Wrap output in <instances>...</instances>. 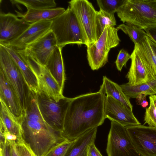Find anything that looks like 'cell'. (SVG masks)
<instances>
[{
    "label": "cell",
    "instance_id": "cell-30",
    "mask_svg": "<svg viewBox=\"0 0 156 156\" xmlns=\"http://www.w3.org/2000/svg\"><path fill=\"white\" fill-rule=\"evenodd\" d=\"M124 0H97L96 1L100 9L113 14L118 10Z\"/></svg>",
    "mask_w": 156,
    "mask_h": 156
},
{
    "label": "cell",
    "instance_id": "cell-22",
    "mask_svg": "<svg viewBox=\"0 0 156 156\" xmlns=\"http://www.w3.org/2000/svg\"><path fill=\"white\" fill-rule=\"evenodd\" d=\"M99 90L105 96L112 97L132 110L133 105L130 101V98L125 94L120 86L106 76H103L102 83Z\"/></svg>",
    "mask_w": 156,
    "mask_h": 156
},
{
    "label": "cell",
    "instance_id": "cell-29",
    "mask_svg": "<svg viewBox=\"0 0 156 156\" xmlns=\"http://www.w3.org/2000/svg\"><path fill=\"white\" fill-rule=\"evenodd\" d=\"M150 105L145 109L144 121V124L156 128V94L150 95Z\"/></svg>",
    "mask_w": 156,
    "mask_h": 156
},
{
    "label": "cell",
    "instance_id": "cell-37",
    "mask_svg": "<svg viewBox=\"0 0 156 156\" xmlns=\"http://www.w3.org/2000/svg\"><path fill=\"white\" fill-rule=\"evenodd\" d=\"M3 156H12L11 142L6 140L3 152Z\"/></svg>",
    "mask_w": 156,
    "mask_h": 156
},
{
    "label": "cell",
    "instance_id": "cell-13",
    "mask_svg": "<svg viewBox=\"0 0 156 156\" xmlns=\"http://www.w3.org/2000/svg\"><path fill=\"white\" fill-rule=\"evenodd\" d=\"M105 118L125 127L140 125L131 110L111 97L105 96Z\"/></svg>",
    "mask_w": 156,
    "mask_h": 156
},
{
    "label": "cell",
    "instance_id": "cell-24",
    "mask_svg": "<svg viewBox=\"0 0 156 156\" xmlns=\"http://www.w3.org/2000/svg\"><path fill=\"white\" fill-rule=\"evenodd\" d=\"M120 86L129 98H136L141 94L147 96L156 94V80L136 85H131L127 83Z\"/></svg>",
    "mask_w": 156,
    "mask_h": 156
},
{
    "label": "cell",
    "instance_id": "cell-5",
    "mask_svg": "<svg viewBox=\"0 0 156 156\" xmlns=\"http://www.w3.org/2000/svg\"><path fill=\"white\" fill-rule=\"evenodd\" d=\"M118 30L115 27H105L97 40L87 46V59L92 70H98L108 62L110 50L117 46L121 41Z\"/></svg>",
    "mask_w": 156,
    "mask_h": 156
},
{
    "label": "cell",
    "instance_id": "cell-28",
    "mask_svg": "<svg viewBox=\"0 0 156 156\" xmlns=\"http://www.w3.org/2000/svg\"><path fill=\"white\" fill-rule=\"evenodd\" d=\"M10 1L12 4H22L25 6L27 10L52 8L56 5L54 0H12Z\"/></svg>",
    "mask_w": 156,
    "mask_h": 156
},
{
    "label": "cell",
    "instance_id": "cell-4",
    "mask_svg": "<svg viewBox=\"0 0 156 156\" xmlns=\"http://www.w3.org/2000/svg\"><path fill=\"white\" fill-rule=\"evenodd\" d=\"M51 30L55 36L57 46L62 48L68 44H83L76 18L69 6L64 12L52 20Z\"/></svg>",
    "mask_w": 156,
    "mask_h": 156
},
{
    "label": "cell",
    "instance_id": "cell-17",
    "mask_svg": "<svg viewBox=\"0 0 156 156\" xmlns=\"http://www.w3.org/2000/svg\"><path fill=\"white\" fill-rule=\"evenodd\" d=\"M0 98L5 102L11 112L20 122L24 111L19 98L13 89L6 80L0 69Z\"/></svg>",
    "mask_w": 156,
    "mask_h": 156
},
{
    "label": "cell",
    "instance_id": "cell-35",
    "mask_svg": "<svg viewBox=\"0 0 156 156\" xmlns=\"http://www.w3.org/2000/svg\"><path fill=\"white\" fill-rule=\"evenodd\" d=\"M87 156H103L96 147L94 142L89 147Z\"/></svg>",
    "mask_w": 156,
    "mask_h": 156
},
{
    "label": "cell",
    "instance_id": "cell-23",
    "mask_svg": "<svg viewBox=\"0 0 156 156\" xmlns=\"http://www.w3.org/2000/svg\"><path fill=\"white\" fill-rule=\"evenodd\" d=\"M0 121L2 122L8 131L16 135L18 138L17 143L23 142L21 137V127L17 118L11 112L4 101L0 98Z\"/></svg>",
    "mask_w": 156,
    "mask_h": 156
},
{
    "label": "cell",
    "instance_id": "cell-32",
    "mask_svg": "<svg viewBox=\"0 0 156 156\" xmlns=\"http://www.w3.org/2000/svg\"><path fill=\"white\" fill-rule=\"evenodd\" d=\"M131 58V55L124 49L120 50L117 55L115 64L117 69L121 71L123 66L126 67L127 62Z\"/></svg>",
    "mask_w": 156,
    "mask_h": 156
},
{
    "label": "cell",
    "instance_id": "cell-39",
    "mask_svg": "<svg viewBox=\"0 0 156 156\" xmlns=\"http://www.w3.org/2000/svg\"><path fill=\"white\" fill-rule=\"evenodd\" d=\"M149 42L151 45L152 49L156 56V43L147 36Z\"/></svg>",
    "mask_w": 156,
    "mask_h": 156
},
{
    "label": "cell",
    "instance_id": "cell-2",
    "mask_svg": "<svg viewBox=\"0 0 156 156\" xmlns=\"http://www.w3.org/2000/svg\"><path fill=\"white\" fill-rule=\"evenodd\" d=\"M20 122L23 141L36 156H44L68 140L62 132L54 129L44 121L36 102L28 104Z\"/></svg>",
    "mask_w": 156,
    "mask_h": 156
},
{
    "label": "cell",
    "instance_id": "cell-38",
    "mask_svg": "<svg viewBox=\"0 0 156 156\" xmlns=\"http://www.w3.org/2000/svg\"><path fill=\"white\" fill-rule=\"evenodd\" d=\"M10 142L11 143L12 156H19L16 148V142L12 141Z\"/></svg>",
    "mask_w": 156,
    "mask_h": 156
},
{
    "label": "cell",
    "instance_id": "cell-18",
    "mask_svg": "<svg viewBox=\"0 0 156 156\" xmlns=\"http://www.w3.org/2000/svg\"><path fill=\"white\" fill-rule=\"evenodd\" d=\"M0 45L3 47L18 67L29 90L37 94L38 83L36 74L16 49L11 47Z\"/></svg>",
    "mask_w": 156,
    "mask_h": 156
},
{
    "label": "cell",
    "instance_id": "cell-10",
    "mask_svg": "<svg viewBox=\"0 0 156 156\" xmlns=\"http://www.w3.org/2000/svg\"><path fill=\"white\" fill-rule=\"evenodd\" d=\"M126 127L140 156H156V128L141 124Z\"/></svg>",
    "mask_w": 156,
    "mask_h": 156
},
{
    "label": "cell",
    "instance_id": "cell-11",
    "mask_svg": "<svg viewBox=\"0 0 156 156\" xmlns=\"http://www.w3.org/2000/svg\"><path fill=\"white\" fill-rule=\"evenodd\" d=\"M14 14L0 13V44L6 45L18 38L31 25Z\"/></svg>",
    "mask_w": 156,
    "mask_h": 156
},
{
    "label": "cell",
    "instance_id": "cell-1",
    "mask_svg": "<svg viewBox=\"0 0 156 156\" xmlns=\"http://www.w3.org/2000/svg\"><path fill=\"white\" fill-rule=\"evenodd\" d=\"M105 96L99 90L71 98L64 115L62 132L67 139L74 140L103 123L106 119Z\"/></svg>",
    "mask_w": 156,
    "mask_h": 156
},
{
    "label": "cell",
    "instance_id": "cell-36",
    "mask_svg": "<svg viewBox=\"0 0 156 156\" xmlns=\"http://www.w3.org/2000/svg\"><path fill=\"white\" fill-rule=\"evenodd\" d=\"M145 31L147 36L156 43V26L148 28Z\"/></svg>",
    "mask_w": 156,
    "mask_h": 156
},
{
    "label": "cell",
    "instance_id": "cell-33",
    "mask_svg": "<svg viewBox=\"0 0 156 156\" xmlns=\"http://www.w3.org/2000/svg\"><path fill=\"white\" fill-rule=\"evenodd\" d=\"M19 156H36L31 149L23 142L16 143Z\"/></svg>",
    "mask_w": 156,
    "mask_h": 156
},
{
    "label": "cell",
    "instance_id": "cell-31",
    "mask_svg": "<svg viewBox=\"0 0 156 156\" xmlns=\"http://www.w3.org/2000/svg\"><path fill=\"white\" fill-rule=\"evenodd\" d=\"M75 141L67 140L57 145L44 156H66L70 147Z\"/></svg>",
    "mask_w": 156,
    "mask_h": 156
},
{
    "label": "cell",
    "instance_id": "cell-27",
    "mask_svg": "<svg viewBox=\"0 0 156 156\" xmlns=\"http://www.w3.org/2000/svg\"><path fill=\"white\" fill-rule=\"evenodd\" d=\"M97 40L105 27L108 26L114 27L116 25L114 14L108 13L101 9L97 12Z\"/></svg>",
    "mask_w": 156,
    "mask_h": 156
},
{
    "label": "cell",
    "instance_id": "cell-9",
    "mask_svg": "<svg viewBox=\"0 0 156 156\" xmlns=\"http://www.w3.org/2000/svg\"><path fill=\"white\" fill-rule=\"evenodd\" d=\"M40 111L44 121L54 129L62 133L64 117L71 98L65 97L58 102L37 93Z\"/></svg>",
    "mask_w": 156,
    "mask_h": 156
},
{
    "label": "cell",
    "instance_id": "cell-19",
    "mask_svg": "<svg viewBox=\"0 0 156 156\" xmlns=\"http://www.w3.org/2000/svg\"><path fill=\"white\" fill-rule=\"evenodd\" d=\"M57 46L50 57L45 67L63 90L66 76L62 50Z\"/></svg>",
    "mask_w": 156,
    "mask_h": 156
},
{
    "label": "cell",
    "instance_id": "cell-26",
    "mask_svg": "<svg viewBox=\"0 0 156 156\" xmlns=\"http://www.w3.org/2000/svg\"><path fill=\"white\" fill-rule=\"evenodd\" d=\"M125 34L128 35L134 44H137L142 42L147 36L146 32L137 27L131 24H121L117 27Z\"/></svg>",
    "mask_w": 156,
    "mask_h": 156
},
{
    "label": "cell",
    "instance_id": "cell-16",
    "mask_svg": "<svg viewBox=\"0 0 156 156\" xmlns=\"http://www.w3.org/2000/svg\"><path fill=\"white\" fill-rule=\"evenodd\" d=\"M36 74L38 83L37 93L57 102L65 97L63 95V90L45 66H41Z\"/></svg>",
    "mask_w": 156,
    "mask_h": 156
},
{
    "label": "cell",
    "instance_id": "cell-20",
    "mask_svg": "<svg viewBox=\"0 0 156 156\" xmlns=\"http://www.w3.org/2000/svg\"><path fill=\"white\" fill-rule=\"evenodd\" d=\"M97 128L95 127L90 129L76 138L66 156H87L89 147L94 142Z\"/></svg>",
    "mask_w": 156,
    "mask_h": 156
},
{
    "label": "cell",
    "instance_id": "cell-34",
    "mask_svg": "<svg viewBox=\"0 0 156 156\" xmlns=\"http://www.w3.org/2000/svg\"><path fill=\"white\" fill-rule=\"evenodd\" d=\"M147 95L141 94L138 95L136 98V102L138 105L144 108H146L148 105V103L146 99Z\"/></svg>",
    "mask_w": 156,
    "mask_h": 156
},
{
    "label": "cell",
    "instance_id": "cell-12",
    "mask_svg": "<svg viewBox=\"0 0 156 156\" xmlns=\"http://www.w3.org/2000/svg\"><path fill=\"white\" fill-rule=\"evenodd\" d=\"M57 46L55 36L50 29L43 36L23 50L41 65L45 66Z\"/></svg>",
    "mask_w": 156,
    "mask_h": 156
},
{
    "label": "cell",
    "instance_id": "cell-8",
    "mask_svg": "<svg viewBox=\"0 0 156 156\" xmlns=\"http://www.w3.org/2000/svg\"><path fill=\"white\" fill-rule=\"evenodd\" d=\"M108 156H141L137 152L126 127L113 121L106 149Z\"/></svg>",
    "mask_w": 156,
    "mask_h": 156
},
{
    "label": "cell",
    "instance_id": "cell-21",
    "mask_svg": "<svg viewBox=\"0 0 156 156\" xmlns=\"http://www.w3.org/2000/svg\"><path fill=\"white\" fill-rule=\"evenodd\" d=\"M66 10L62 7L38 9H28L25 14L19 13L18 15L27 22L33 23L41 21L52 20Z\"/></svg>",
    "mask_w": 156,
    "mask_h": 156
},
{
    "label": "cell",
    "instance_id": "cell-15",
    "mask_svg": "<svg viewBox=\"0 0 156 156\" xmlns=\"http://www.w3.org/2000/svg\"><path fill=\"white\" fill-rule=\"evenodd\" d=\"M52 22V20H44L31 23L18 38L4 46L16 50L24 49L48 32L51 29Z\"/></svg>",
    "mask_w": 156,
    "mask_h": 156
},
{
    "label": "cell",
    "instance_id": "cell-14",
    "mask_svg": "<svg viewBox=\"0 0 156 156\" xmlns=\"http://www.w3.org/2000/svg\"><path fill=\"white\" fill-rule=\"evenodd\" d=\"M130 55L131 65L126 76L128 84L136 85L156 80L153 72L143 61L135 46Z\"/></svg>",
    "mask_w": 156,
    "mask_h": 156
},
{
    "label": "cell",
    "instance_id": "cell-3",
    "mask_svg": "<svg viewBox=\"0 0 156 156\" xmlns=\"http://www.w3.org/2000/svg\"><path fill=\"white\" fill-rule=\"evenodd\" d=\"M116 13L123 23L143 30L156 26V0H124Z\"/></svg>",
    "mask_w": 156,
    "mask_h": 156
},
{
    "label": "cell",
    "instance_id": "cell-7",
    "mask_svg": "<svg viewBox=\"0 0 156 156\" xmlns=\"http://www.w3.org/2000/svg\"><path fill=\"white\" fill-rule=\"evenodd\" d=\"M0 69L17 95L24 111L29 90L18 67L3 47L0 45Z\"/></svg>",
    "mask_w": 156,
    "mask_h": 156
},
{
    "label": "cell",
    "instance_id": "cell-25",
    "mask_svg": "<svg viewBox=\"0 0 156 156\" xmlns=\"http://www.w3.org/2000/svg\"><path fill=\"white\" fill-rule=\"evenodd\" d=\"M142 59L156 76V56L149 42L147 36L143 41L134 44Z\"/></svg>",
    "mask_w": 156,
    "mask_h": 156
},
{
    "label": "cell",
    "instance_id": "cell-6",
    "mask_svg": "<svg viewBox=\"0 0 156 156\" xmlns=\"http://www.w3.org/2000/svg\"><path fill=\"white\" fill-rule=\"evenodd\" d=\"M68 3L78 23L83 44L87 46L95 42L97 40L98 11L87 0H72Z\"/></svg>",
    "mask_w": 156,
    "mask_h": 156
}]
</instances>
